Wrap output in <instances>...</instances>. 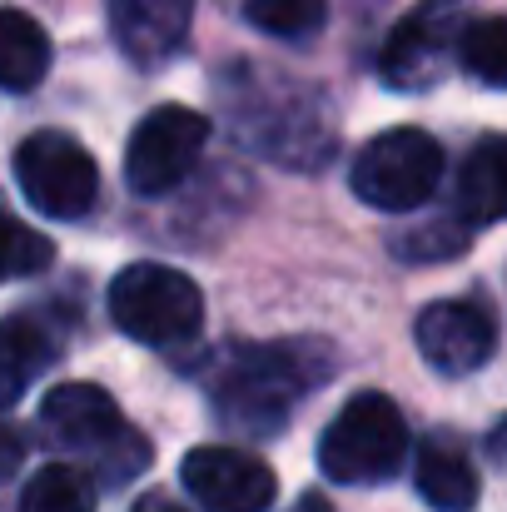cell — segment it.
<instances>
[{
  "label": "cell",
  "instance_id": "19",
  "mask_svg": "<svg viewBox=\"0 0 507 512\" xmlns=\"http://www.w3.org/2000/svg\"><path fill=\"white\" fill-rule=\"evenodd\" d=\"M249 25L279 40H304L329 20V0H249L244 5Z\"/></svg>",
  "mask_w": 507,
  "mask_h": 512
},
{
  "label": "cell",
  "instance_id": "5",
  "mask_svg": "<svg viewBox=\"0 0 507 512\" xmlns=\"http://www.w3.org/2000/svg\"><path fill=\"white\" fill-rule=\"evenodd\" d=\"M438 179H443V145L428 130H413V125L373 135L353 155V170H348L353 194L368 209H383V214H403V209L428 204Z\"/></svg>",
  "mask_w": 507,
  "mask_h": 512
},
{
  "label": "cell",
  "instance_id": "8",
  "mask_svg": "<svg viewBox=\"0 0 507 512\" xmlns=\"http://www.w3.org/2000/svg\"><path fill=\"white\" fill-rule=\"evenodd\" d=\"M209 145V115L189 105H160L150 110L125 150V184L140 199H160L169 189L184 184V174L199 165Z\"/></svg>",
  "mask_w": 507,
  "mask_h": 512
},
{
  "label": "cell",
  "instance_id": "23",
  "mask_svg": "<svg viewBox=\"0 0 507 512\" xmlns=\"http://www.w3.org/2000/svg\"><path fill=\"white\" fill-rule=\"evenodd\" d=\"M493 453H498V458H507V423L493 433Z\"/></svg>",
  "mask_w": 507,
  "mask_h": 512
},
{
  "label": "cell",
  "instance_id": "6",
  "mask_svg": "<svg viewBox=\"0 0 507 512\" xmlns=\"http://www.w3.org/2000/svg\"><path fill=\"white\" fill-rule=\"evenodd\" d=\"M473 25L468 0H423L413 5L383 40L378 70L393 90H428L448 75L453 55H463V35Z\"/></svg>",
  "mask_w": 507,
  "mask_h": 512
},
{
  "label": "cell",
  "instance_id": "4",
  "mask_svg": "<svg viewBox=\"0 0 507 512\" xmlns=\"http://www.w3.org/2000/svg\"><path fill=\"white\" fill-rule=\"evenodd\" d=\"M110 319L125 339L174 348L204 329V294L189 274L169 264H130L110 284Z\"/></svg>",
  "mask_w": 507,
  "mask_h": 512
},
{
  "label": "cell",
  "instance_id": "17",
  "mask_svg": "<svg viewBox=\"0 0 507 512\" xmlns=\"http://www.w3.org/2000/svg\"><path fill=\"white\" fill-rule=\"evenodd\" d=\"M463 65L478 85L507 90V15H483L463 35Z\"/></svg>",
  "mask_w": 507,
  "mask_h": 512
},
{
  "label": "cell",
  "instance_id": "11",
  "mask_svg": "<svg viewBox=\"0 0 507 512\" xmlns=\"http://www.w3.org/2000/svg\"><path fill=\"white\" fill-rule=\"evenodd\" d=\"M189 25H194V0H110L115 45L145 70L165 65L184 45Z\"/></svg>",
  "mask_w": 507,
  "mask_h": 512
},
{
  "label": "cell",
  "instance_id": "12",
  "mask_svg": "<svg viewBox=\"0 0 507 512\" xmlns=\"http://www.w3.org/2000/svg\"><path fill=\"white\" fill-rule=\"evenodd\" d=\"M453 214L468 229H483V224L507 219V135H483L468 150V160L458 170Z\"/></svg>",
  "mask_w": 507,
  "mask_h": 512
},
{
  "label": "cell",
  "instance_id": "22",
  "mask_svg": "<svg viewBox=\"0 0 507 512\" xmlns=\"http://www.w3.org/2000/svg\"><path fill=\"white\" fill-rule=\"evenodd\" d=\"M289 512H334V508H329V498H324V493H304Z\"/></svg>",
  "mask_w": 507,
  "mask_h": 512
},
{
  "label": "cell",
  "instance_id": "16",
  "mask_svg": "<svg viewBox=\"0 0 507 512\" xmlns=\"http://www.w3.org/2000/svg\"><path fill=\"white\" fill-rule=\"evenodd\" d=\"M20 512H95V478L75 463H50L25 483Z\"/></svg>",
  "mask_w": 507,
  "mask_h": 512
},
{
  "label": "cell",
  "instance_id": "21",
  "mask_svg": "<svg viewBox=\"0 0 507 512\" xmlns=\"http://www.w3.org/2000/svg\"><path fill=\"white\" fill-rule=\"evenodd\" d=\"M135 512H184L179 503H169V498H160V493H150V498H140L135 503Z\"/></svg>",
  "mask_w": 507,
  "mask_h": 512
},
{
  "label": "cell",
  "instance_id": "18",
  "mask_svg": "<svg viewBox=\"0 0 507 512\" xmlns=\"http://www.w3.org/2000/svg\"><path fill=\"white\" fill-rule=\"evenodd\" d=\"M50 259H55V244L40 229H30V224H20L15 214L0 209V284L30 279V274L50 269Z\"/></svg>",
  "mask_w": 507,
  "mask_h": 512
},
{
  "label": "cell",
  "instance_id": "20",
  "mask_svg": "<svg viewBox=\"0 0 507 512\" xmlns=\"http://www.w3.org/2000/svg\"><path fill=\"white\" fill-rule=\"evenodd\" d=\"M20 463H25V433H20V428H10V423L0 418V483H5V478H15V473H20Z\"/></svg>",
  "mask_w": 507,
  "mask_h": 512
},
{
  "label": "cell",
  "instance_id": "2",
  "mask_svg": "<svg viewBox=\"0 0 507 512\" xmlns=\"http://www.w3.org/2000/svg\"><path fill=\"white\" fill-rule=\"evenodd\" d=\"M40 428H45L50 448L95 463L105 473V483H130L150 463V443L125 423L120 403L95 383L50 388L45 403H40Z\"/></svg>",
  "mask_w": 507,
  "mask_h": 512
},
{
  "label": "cell",
  "instance_id": "3",
  "mask_svg": "<svg viewBox=\"0 0 507 512\" xmlns=\"http://www.w3.org/2000/svg\"><path fill=\"white\" fill-rule=\"evenodd\" d=\"M408 458V423L388 393H353L319 438L324 478L348 488L388 483Z\"/></svg>",
  "mask_w": 507,
  "mask_h": 512
},
{
  "label": "cell",
  "instance_id": "13",
  "mask_svg": "<svg viewBox=\"0 0 507 512\" xmlns=\"http://www.w3.org/2000/svg\"><path fill=\"white\" fill-rule=\"evenodd\" d=\"M60 358V339L35 314H5L0 319V408H15L25 388Z\"/></svg>",
  "mask_w": 507,
  "mask_h": 512
},
{
  "label": "cell",
  "instance_id": "10",
  "mask_svg": "<svg viewBox=\"0 0 507 512\" xmlns=\"http://www.w3.org/2000/svg\"><path fill=\"white\" fill-rule=\"evenodd\" d=\"M413 339L418 353L448 373V378H463L473 368H483L498 348V319L478 304V299H438L418 314L413 324Z\"/></svg>",
  "mask_w": 507,
  "mask_h": 512
},
{
  "label": "cell",
  "instance_id": "15",
  "mask_svg": "<svg viewBox=\"0 0 507 512\" xmlns=\"http://www.w3.org/2000/svg\"><path fill=\"white\" fill-rule=\"evenodd\" d=\"M413 483H418V493L438 512H473L478 498H483L478 468L453 443H423L418 468H413Z\"/></svg>",
  "mask_w": 507,
  "mask_h": 512
},
{
  "label": "cell",
  "instance_id": "7",
  "mask_svg": "<svg viewBox=\"0 0 507 512\" xmlns=\"http://www.w3.org/2000/svg\"><path fill=\"white\" fill-rule=\"evenodd\" d=\"M15 184L45 219H85L100 199V165L65 130H35L15 150Z\"/></svg>",
  "mask_w": 507,
  "mask_h": 512
},
{
  "label": "cell",
  "instance_id": "1",
  "mask_svg": "<svg viewBox=\"0 0 507 512\" xmlns=\"http://www.w3.org/2000/svg\"><path fill=\"white\" fill-rule=\"evenodd\" d=\"M314 353L319 343H254L229 353L224 373L214 378V413L254 438L279 433L299 398L329 373V363H314Z\"/></svg>",
  "mask_w": 507,
  "mask_h": 512
},
{
  "label": "cell",
  "instance_id": "9",
  "mask_svg": "<svg viewBox=\"0 0 507 512\" xmlns=\"http://www.w3.org/2000/svg\"><path fill=\"white\" fill-rule=\"evenodd\" d=\"M179 478H184L189 498L209 512H269L279 498L274 468L264 458L224 448V443L189 448L179 463Z\"/></svg>",
  "mask_w": 507,
  "mask_h": 512
},
{
  "label": "cell",
  "instance_id": "14",
  "mask_svg": "<svg viewBox=\"0 0 507 512\" xmlns=\"http://www.w3.org/2000/svg\"><path fill=\"white\" fill-rule=\"evenodd\" d=\"M50 70V35L35 15L5 5L0 10V90L25 95L45 80Z\"/></svg>",
  "mask_w": 507,
  "mask_h": 512
}]
</instances>
